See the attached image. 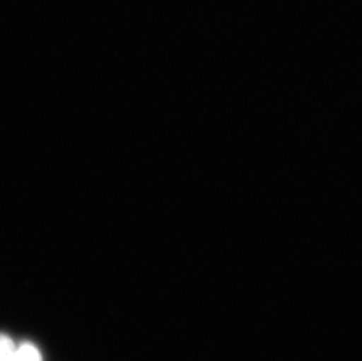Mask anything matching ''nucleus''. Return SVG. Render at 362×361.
<instances>
[{"label":"nucleus","instance_id":"obj_2","mask_svg":"<svg viewBox=\"0 0 362 361\" xmlns=\"http://www.w3.org/2000/svg\"><path fill=\"white\" fill-rule=\"evenodd\" d=\"M17 350V345L6 334L0 333V361H10Z\"/></svg>","mask_w":362,"mask_h":361},{"label":"nucleus","instance_id":"obj_1","mask_svg":"<svg viewBox=\"0 0 362 361\" xmlns=\"http://www.w3.org/2000/svg\"><path fill=\"white\" fill-rule=\"evenodd\" d=\"M10 361H42L40 352L32 343H23L17 346Z\"/></svg>","mask_w":362,"mask_h":361}]
</instances>
